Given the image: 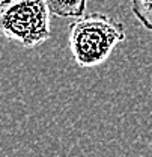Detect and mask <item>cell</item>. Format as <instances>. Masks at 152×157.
<instances>
[{
    "mask_svg": "<svg viewBox=\"0 0 152 157\" xmlns=\"http://www.w3.org/2000/svg\"><path fill=\"white\" fill-rule=\"evenodd\" d=\"M124 39V24L102 12L81 15L68 27L69 50L81 68H94L104 63Z\"/></svg>",
    "mask_w": 152,
    "mask_h": 157,
    "instance_id": "1",
    "label": "cell"
},
{
    "mask_svg": "<svg viewBox=\"0 0 152 157\" xmlns=\"http://www.w3.org/2000/svg\"><path fill=\"white\" fill-rule=\"evenodd\" d=\"M48 0H0V33L24 48H35L51 36Z\"/></svg>",
    "mask_w": 152,
    "mask_h": 157,
    "instance_id": "2",
    "label": "cell"
},
{
    "mask_svg": "<svg viewBox=\"0 0 152 157\" xmlns=\"http://www.w3.org/2000/svg\"><path fill=\"white\" fill-rule=\"evenodd\" d=\"M51 14L60 18H72L84 15L87 0H48Z\"/></svg>",
    "mask_w": 152,
    "mask_h": 157,
    "instance_id": "3",
    "label": "cell"
},
{
    "mask_svg": "<svg viewBox=\"0 0 152 157\" xmlns=\"http://www.w3.org/2000/svg\"><path fill=\"white\" fill-rule=\"evenodd\" d=\"M131 11L140 24L152 32V0H131Z\"/></svg>",
    "mask_w": 152,
    "mask_h": 157,
    "instance_id": "4",
    "label": "cell"
}]
</instances>
